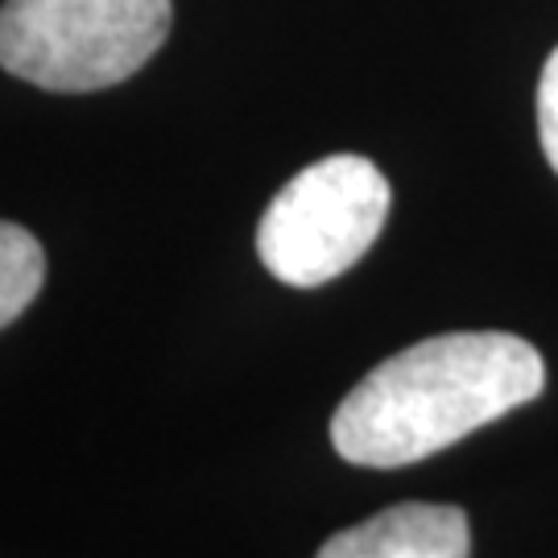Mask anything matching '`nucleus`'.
I'll list each match as a JSON object with an SVG mask.
<instances>
[{
  "mask_svg": "<svg viewBox=\"0 0 558 558\" xmlns=\"http://www.w3.org/2000/svg\"><path fill=\"white\" fill-rule=\"evenodd\" d=\"M546 389L538 348L509 331L430 336L380 360L331 418V447L356 468H405L447 451Z\"/></svg>",
  "mask_w": 558,
  "mask_h": 558,
  "instance_id": "nucleus-1",
  "label": "nucleus"
},
{
  "mask_svg": "<svg viewBox=\"0 0 558 558\" xmlns=\"http://www.w3.org/2000/svg\"><path fill=\"white\" fill-rule=\"evenodd\" d=\"M170 17V0H4L0 66L41 92H104L158 54Z\"/></svg>",
  "mask_w": 558,
  "mask_h": 558,
  "instance_id": "nucleus-2",
  "label": "nucleus"
},
{
  "mask_svg": "<svg viewBox=\"0 0 558 558\" xmlns=\"http://www.w3.org/2000/svg\"><path fill=\"white\" fill-rule=\"evenodd\" d=\"M389 179L360 154H331L281 186L257 223L260 265L286 286L315 290L348 274L389 220Z\"/></svg>",
  "mask_w": 558,
  "mask_h": 558,
  "instance_id": "nucleus-3",
  "label": "nucleus"
},
{
  "mask_svg": "<svg viewBox=\"0 0 558 558\" xmlns=\"http://www.w3.org/2000/svg\"><path fill=\"white\" fill-rule=\"evenodd\" d=\"M472 534L456 505H389L377 518L339 530L315 558H468Z\"/></svg>",
  "mask_w": 558,
  "mask_h": 558,
  "instance_id": "nucleus-4",
  "label": "nucleus"
},
{
  "mask_svg": "<svg viewBox=\"0 0 558 558\" xmlns=\"http://www.w3.org/2000/svg\"><path fill=\"white\" fill-rule=\"evenodd\" d=\"M46 281V253L21 223L0 220V327L25 315Z\"/></svg>",
  "mask_w": 558,
  "mask_h": 558,
  "instance_id": "nucleus-5",
  "label": "nucleus"
},
{
  "mask_svg": "<svg viewBox=\"0 0 558 558\" xmlns=\"http://www.w3.org/2000/svg\"><path fill=\"white\" fill-rule=\"evenodd\" d=\"M538 137H542V154L555 166L558 174V46L555 54L542 66V83H538Z\"/></svg>",
  "mask_w": 558,
  "mask_h": 558,
  "instance_id": "nucleus-6",
  "label": "nucleus"
}]
</instances>
